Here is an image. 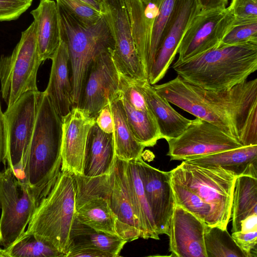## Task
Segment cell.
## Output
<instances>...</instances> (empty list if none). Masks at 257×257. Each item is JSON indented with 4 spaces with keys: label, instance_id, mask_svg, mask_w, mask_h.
<instances>
[{
    "label": "cell",
    "instance_id": "obj_1",
    "mask_svg": "<svg viewBox=\"0 0 257 257\" xmlns=\"http://www.w3.org/2000/svg\"><path fill=\"white\" fill-rule=\"evenodd\" d=\"M153 86L168 102L216 125L242 146L257 145L256 78L220 91L204 89L178 75Z\"/></svg>",
    "mask_w": 257,
    "mask_h": 257
},
{
    "label": "cell",
    "instance_id": "obj_2",
    "mask_svg": "<svg viewBox=\"0 0 257 257\" xmlns=\"http://www.w3.org/2000/svg\"><path fill=\"white\" fill-rule=\"evenodd\" d=\"M61 118L45 92H40L34 132L16 177L27 184L38 204L61 171Z\"/></svg>",
    "mask_w": 257,
    "mask_h": 257
},
{
    "label": "cell",
    "instance_id": "obj_3",
    "mask_svg": "<svg viewBox=\"0 0 257 257\" xmlns=\"http://www.w3.org/2000/svg\"><path fill=\"white\" fill-rule=\"evenodd\" d=\"M172 68L185 81L206 90L224 91L246 81L257 69V43L219 46Z\"/></svg>",
    "mask_w": 257,
    "mask_h": 257
},
{
    "label": "cell",
    "instance_id": "obj_4",
    "mask_svg": "<svg viewBox=\"0 0 257 257\" xmlns=\"http://www.w3.org/2000/svg\"><path fill=\"white\" fill-rule=\"evenodd\" d=\"M76 178L61 170L52 187L37 206L25 233L53 246L65 257L76 218Z\"/></svg>",
    "mask_w": 257,
    "mask_h": 257
},
{
    "label": "cell",
    "instance_id": "obj_5",
    "mask_svg": "<svg viewBox=\"0 0 257 257\" xmlns=\"http://www.w3.org/2000/svg\"><path fill=\"white\" fill-rule=\"evenodd\" d=\"M58 9L61 38L67 46L69 56L73 107H78L91 63L100 53L113 50L115 41L104 15L96 24L87 25L61 7L58 6Z\"/></svg>",
    "mask_w": 257,
    "mask_h": 257
},
{
    "label": "cell",
    "instance_id": "obj_6",
    "mask_svg": "<svg viewBox=\"0 0 257 257\" xmlns=\"http://www.w3.org/2000/svg\"><path fill=\"white\" fill-rule=\"evenodd\" d=\"M170 173L211 207L219 227L227 228L236 177L218 167H203L185 161Z\"/></svg>",
    "mask_w": 257,
    "mask_h": 257
},
{
    "label": "cell",
    "instance_id": "obj_7",
    "mask_svg": "<svg viewBox=\"0 0 257 257\" xmlns=\"http://www.w3.org/2000/svg\"><path fill=\"white\" fill-rule=\"evenodd\" d=\"M37 45L33 21L22 32L21 39L10 55L0 58L1 93L7 107L25 92L38 91L37 76L42 63Z\"/></svg>",
    "mask_w": 257,
    "mask_h": 257
},
{
    "label": "cell",
    "instance_id": "obj_8",
    "mask_svg": "<svg viewBox=\"0 0 257 257\" xmlns=\"http://www.w3.org/2000/svg\"><path fill=\"white\" fill-rule=\"evenodd\" d=\"M38 202L11 167L0 171V246L7 248L25 231Z\"/></svg>",
    "mask_w": 257,
    "mask_h": 257
},
{
    "label": "cell",
    "instance_id": "obj_9",
    "mask_svg": "<svg viewBox=\"0 0 257 257\" xmlns=\"http://www.w3.org/2000/svg\"><path fill=\"white\" fill-rule=\"evenodd\" d=\"M125 163L116 157L113 170L109 175L92 178L75 177L84 187L107 200L117 218L119 236L131 242L140 237V230L128 193Z\"/></svg>",
    "mask_w": 257,
    "mask_h": 257
},
{
    "label": "cell",
    "instance_id": "obj_10",
    "mask_svg": "<svg viewBox=\"0 0 257 257\" xmlns=\"http://www.w3.org/2000/svg\"><path fill=\"white\" fill-rule=\"evenodd\" d=\"M166 141L170 160L182 161L242 147L216 125L198 117L179 137Z\"/></svg>",
    "mask_w": 257,
    "mask_h": 257
},
{
    "label": "cell",
    "instance_id": "obj_11",
    "mask_svg": "<svg viewBox=\"0 0 257 257\" xmlns=\"http://www.w3.org/2000/svg\"><path fill=\"white\" fill-rule=\"evenodd\" d=\"M40 94L39 90L25 92L4 113L7 136L6 163L16 177L21 172L34 132Z\"/></svg>",
    "mask_w": 257,
    "mask_h": 257
},
{
    "label": "cell",
    "instance_id": "obj_12",
    "mask_svg": "<svg viewBox=\"0 0 257 257\" xmlns=\"http://www.w3.org/2000/svg\"><path fill=\"white\" fill-rule=\"evenodd\" d=\"M234 17L228 7L201 10L194 18L179 45L177 62H183L217 48L232 27Z\"/></svg>",
    "mask_w": 257,
    "mask_h": 257
},
{
    "label": "cell",
    "instance_id": "obj_13",
    "mask_svg": "<svg viewBox=\"0 0 257 257\" xmlns=\"http://www.w3.org/2000/svg\"><path fill=\"white\" fill-rule=\"evenodd\" d=\"M104 15L115 41L111 58L118 72L133 80L148 79L133 38L124 0H106Z\"/></svg>",
    "mask_w": 257,
    "mask_h": 257
},
{
    "label": "cell",
    "instance_id": "obj_14",
    "mask_svg": "<svg viewBox=\"0 0 257 257\" xmlns=\"http://www.w3.org/2000/svg\"><path fill=\"white\" fill-rule=\"evenodd\" d=\"M111 51L100 53L92 61L81 92L78 107L94 118L103 107L120 96L119 74Z\"/></svg>",
    "mask_w": 257,
    "mask_h": 257
},
{
    "label": "cell",
    "instance_id": "obj_15",
    "mask_svg": "<svg viewBox=\"0 0 257 257\" xmlns=\"http://www.w3.org/2000/svg\"><path fill=\"white\" fill-rule=\"evenodd\" d=\"M201 11L197 0H178L164 38L148 75L153 85L163 79L177 54L179 45L195 16Z\"/></svg>",
    "mask_w": 257,
    "mask_h": 257
},
{
    "label": "cell",
    "instance_id": "obj_16",
    "mask_svg": "<svg viewBox=\"0 0 257 257\" xmlns=\"http://www.w3.org/2000/svg\"><path fill=\"white\" fill-rule=\"evenodd\" d=\"M145 193L159 235H168L170 219L176 205L170 172L155 168L138 159Z\"/></svg>",
    "mask_w": 257,
    "mask_h": 257
},
{
    "label": "cell",
    "instance_id": "obj_17",
    "mask_svg": "<svg viewBox=\"0 0 257 257\" xmlns=\"http://www.w3.org/2000/svg\"><path fill=\"white\" fill-rule=\"evenodd\" d=\"M61 170L74 175H82L85 150L88 135L95 122L81 109L74 107L61 118Z\"/></svg>",
    "mask_w": 257,
    "mask_h": 257
},
{
    "label": "cell",
    "instance_id": "obj_18",
    "mask_svg": "<svg viewBox=\"0 0 257 257\" xmlns=\"http://www.w3.org/2000/svg\"><path fill=\"white\" fill-rule=\"evenodd\" d=\"M206 225L195 215L176 204L168 235L170 256L207 257L204 242Z\"/></svg>",
    "mask_w": 257,
    "mask_h": 257
},
{
    "label": "cell",
    "instance_id": "obj_19",
    "mask_svg": "<svg viewBox=\"0 0 257 257\" xmlns=\"http://www.w3.org/2000/svg\"><path fill=\"white\" fill-rule=\"evenodd\" d=\"M76 181L77 219L96 231L119 236L117 219L107 200Z\"/></svg>",
    "mask_w": 257,
    "mask_h": 257
},
{
    "label": "cell",
    "instance_id": "obj_20",
    "mask_svg": "<svg viewBox=\"0 0 257 257\" xmlns=\"http://www.w3.org/2000/svg\"><path fill=\"white\" fill-rule=\"evenodd\" d=\"M162 1L124 0L130 21L133 38L147 76L148 58L152 30Z\"/></svg>",
    "mask_w": 257,
    "mask_h": 257
},
{
    "label": "cell",
    "instance_id": "obj_21",
    "mask_svg": "<svg viewBox=\"0 0 257 257\" xmlns=\"http://www.w3.org/2000/svg\"><path fill=\"white\" fill-rule=\"evenodd\" d=\"M49 82L44 91L61 118L73 108L72 88L69 77V56L67 46L63 39L53 56Z\"/></svg>",
    "mask_w": 257,
    "mask_h": 257
},
{
    "label": "cell",
    "instance_id": "obj_22",
    "mask_svg": "<svg viewBox=\"0 0 257 257\" xmlns=\"http://www.w3.org/2000/svg\"><path fill=\"white\" fill-rule=\"evenodd\" d=\"M115 158L113 134L103 132L95 122L87 139L82 176L92 178L110 174Z\"/></svg>",
    "mask_w": 257,
    "mask_h": 257
},
{
    "label": "cell",
    "instance_id": "obj_23",
    "mask_svg": "<svg viewBox=\"0 0 257 257\" xmlns=\"http://www.w3.org/2000/svg\"><path fill=\"white\" fill-rule=\"evenodd\" d=\"M158 123L162 139L176 138L187 128L191 120L178 113L158 94L148 79L134 80Z\"/></svg>",
    "mask_w": 257,
    "mask_h": 257
},
{
    "label": "cell",
    "instance_id": "obj_24",
    "mask_svg": "<svg viewBox=\"0 0 257 257\" xmlns=\"http://www.w3.org/2000/svg\"><path fill=\"white\" fill-rule=\"evenodd\" d=\"M35 24L36 41L42 62L51 59L61 41L58 6L53 0H40L31 12Z\"/></svg>",
    "mask_w": 257,
    "mask_h": 257
},
{
    "label": "cell",
    "instance_id": "obj_25",
    "mask_svg": "<svg viewBox=\"0 0 257 257\" xmlns=\"http://www.w3.org/2000/svg\"><path fill=\"white\" fill-rule=\"evenodd\" d=\"M185 162L203 167H218L236 177L257 178V145L242 146Z\"/></svg>",
    "mask_w": 257,
    "mask_h": 257
},
{
    "label": "cell",
    "instance_id": "obj_26",
    "mask_svg": "<svg viewBox=\"0 0 257 257\" xmlns=\"http://www.w3.org/2000/svg\"><path fill=\"white\" fill-rule=\"evenodd\" d=\"M125 176L130 197L139 224L140 237L159 239L145 193L138 159L126 161Z\"/></svg>",
    "mask_w": 257,
    "mask_h": 257
},
{
    "label": "cell",
    "instance_id": "obj_27",
    "mask_svg": "<svg viewBox=\"0 0 257 257\" xmlns=\"http://www.w3.org/2000/svg\"><path fill=\"white\" fill-rule=\"evenodd\" d=\"M109 104L116 157L125 161L141 158L145 147L137 141L131 130L120 97L111 101Z\"/></svg>",
    "mask_w": 257,
    "mask_h": 257
},
{
    "label": "cell",
    "instance_id": "obj_28",
    "mask_svg": "<svg viewBox=\"0 0 257 257\" xmlns=\"http://www.w3.org/2000/svg\"><path fill=\"white\" fill-rule=\"evenodd\" d=\"M254 214H257V178L245 175L237 177L231 210V232L240 231L241 221Z\"/></svg>",
    "mask_w": 257,
    "mask_h": 257
},
{
    "label": "cell",
    "instance_id": "obj_29",
    "mask_svg": "<svg viewBox=\"0 0 257 257\" xmlns=\"http://www.w3.org/2000/svg\"><path fill=\"white\" fill-rule=\"evenodd\" d=\"M70 237V245L92 246L110 254L112 257L119 256L120 251L127 242L119 236L94 230L80 222L76 216Z\"/></svg>",
    "mask_w": 257,
    "mask_h": 257
},
{
    "label": "cell",
    "instance_id": "obj_30",
    "mask_svg": "<svg viewBox=\"0 0 257 257\" xmlns=\"http://www.w3.org/2000/svg\"><path fill=\"white\" fill-rule=\"evenodd\" d=\"M127 120L137 141L145 147H153L162 139L157 121L150 111L138 110L120 94Z\"/></svg>",
    "mask_w": 257,
    "mask_h": 257
},
{
    "label": "cell",
    "instance_id": "obj_31",
    "mask_svg": "<svg viewBox=\"0 0 257 257\" xmlns=\"http://www.w3.org/2000/svg\"><path fill=\"white\" fill-rule=\"evenodd\" d=\"M170 178L176 204L195 215L206 225L218 226L211 207L171 175Z\"/></svg>",
    "mask_w": 257,
    "mask_h": 257
},
{
    "label": "cell",
    "instance_id": "obj_32",
    "mask_svg": "<svg viewBox=\"0 0 257 257\" xmlns=\"http://www.w3.org/2000/svg\"><path fill=\"white\" fill-rule=\"evenodd\" d=\"M204 242L207 257H247L226 228L206 225Z\"/></svg>",
    "mask_w": 257,
    "mask_h": 257
},
{
    "label": "cell",
    "instance_id": "obj_33",
    "mask_svg": "<svg viewBox=\"0 0 257 257\" xmlns=\"http://www.w3.org/2000/svg\"><path fill=\"white\" fill-rule=\"evenodd\" d=\"M4 252L5 257H64L53 246L25 232Z\"/></svg>",
    "mask_w": 257,
    "mask_h": 257
},
{
    "label": "cell",
    "instance_id": "obj_34",
    "mask_svg": "<svg viewBox=\"0 0 257 257\" xmlns=\"http://www.w3.org/2000/svg\"><path fill=\"white\" fill-rule=\"evenodd\" d=\"M178 1L163 0L160 5L159 14L152 30L147 63L148 76L164 38Z\"/></svg>",
    "mask_w": 257,
    "mask_h": 257
},
{
    "label": "cell",
    "instance_id": "obj_35",
    "mask_svg": "<svg viewBox=\"0 0 257 257\" xmlns=\"http://www.w3.org/2000/svg\"><path fill=\"white\" fill-rule=\"evenodd\" d=\"M58 6L71 14L79 22L87 25L96 24L103 15L79 0H56Z\"/></svg>",
    "mask_w": 257,
    "mask_h": 257
},
{
    "label": "cell",
    "instance_id": "obj_36",
    "mask_svg": "<svg viewBox=\"0 0 257 257\" xmlns=\"http://www.w3.org/2000/svg\"><path fill=\"white\" fill-rule=\"evenodd\" d=\"M248 43H257V23L233 25L223 37L219 46Z\"/></svg>",
    "mask_w": 257,
    "mask_h": 257
},
{
    "label": "cell",
    "instance_id": "obj_37",
    "mask_svg": "<svg viewBox=\"0 0 257 257\" xmlns=\"http://www.w3.org/2000/svg\"><path fill=\"white\" fill-rule=\"evenodd\" d=\"M118 87L120 95L135 109L150 111L144 95L134 80L118 72Z\"/></svg>",
    "mask_w": 257,
    "mask_h": 257
},
{
    "label": "cell",
    "instance_id": "obj_38",
    "mask_svg": "<svg viewBox=\"0 0 257 257\" xmlns=\"http://www.w3.org/2000/svg\"><path fill=\"white\" fill-rule=\"evenodd\" d=\"M228 8L233 25L257 23V0H231Z\"/></svg>",
    "mask_w": 257,
    "mask_h": 257
},
{
    "label": "cell",
    "instance_id": "obj_39",
    "mask_svg": "<svg viewBox=\"0 0 257 257\" xmlns=\"http://www.w3.org/2000/svg\"><path fill=\"white\" fill-rule=\"evenodd\" d=\"M33 0H0V21L17 19L31 6Z\"/></svg>",
    "mask_w": 257,
    "mask_h": 257
},
{
    "label": "cell",
    "instance_id": "obj_40",
    "mask_svg": "<svg viewBox=\"0 0 257 257\" xmlns=\"http://www.w3.org/2000/svg\"><path fill=\"white\" fill-rule=\"evenodd\" d=\"M231 235L247 257L256 256L257 230L233 232Z\"/></svg>",
    "mask_w": 257,
    "mask_h": 257
},
{
    "label": "cell",
    "instance_id": "obj_41",
    "mask_svg": "<svg viewBox=\"0 0 257 257\" xmlns=\"http://www.w3.org/2000/svg\"><path fill=\"white\" fill-rule=\"evenodd\" d=\"M112 257L108 253L89 246L71 244L65 257Z\"/></svg>",
    "mask_w": 257,
    "mask_h": 257
},
{
    "label": "cell",
    "instance_id": "obj_42",
    "mask_svg": "<svg viewBox=\"0 0 257 257\" xmlns=\"http://www.w3.org/2000/svg\"><path fill=\"white\" fill-rule=\"evenodd\" d=\"M95 123L103 132L113 133V124L110 104L103 107L95 118Z\"/></svg>",
    "mask_w": 257,
    "mask_h": 257
},
{
    "label": "cell",
    "instance_id": "obj_43",
    "mask_svg": "<svg viewBox=\"0 0 257 257\" xmlns=\"http://www.w3.org/2000/svg\"><path fill=\"white\" fill-rule=\"evenodd\" d=\"M7 136L6 121L0 103V166L1 163L6 165Z\"/></svg>",
    "mask_w": 257,
    "mask_h": 257
},
{
    "label": "cell",
    "instance_id": "obj_44",
    "mask_svg": "<svg viewBox=\"0 0 257 257\" xmlns=\"http://www.w3.org/2000/svg\"><path fill=\"white\" fill-rule=\"evenodd\" d=\"M201 10L222 9L226 8L228 0H197Z\"/></svg>",
    "mask_w": 257,
    "mask_h": 257
},
{
    "label": "cell",
    "instance_id": "obj_45",
    "mask_svg": "<svg viewBox=\"0 0 257 257\" xmlns=\"http://www.w3.org/2000/svg\"><path fill=\"white\" fill-rule=\"evenodd\" d=\"M255 230H257V214L251 215L241 221L240 231L247 232Z\"/></svg>",
    "mask_w": 257,
    "mask_h": 257
},
{
    "label": "cell",
    "instance_id": "obj_46",
    "mask_svg": "<svg viewBox=\"0 0 257 257\" xmlns=\"http://www.w3.org/2000/svg\"><path fill=\"white\" fill-rule=\"evenodd\" d=\"M88 5L99 13L105 15L108 11L106 0H79Z\"/></svg>",
    "mask_w": 257,
    "mask_h": 257
},
{
    "label": "cell",
    "instance_id": "obj_47",
    "mask_svg": "<svg viewBox=\"0 0 257 257\" xmlns=\"http://www.w3.org/2000/svg\"><path fill=\"white\" fill-rule=\"evenodd\" d=\"M1 256L5 257L4 252V248H2L0 246V257Z\"/></svg>",
    "mask_w": 257,
    "mask_h": 257
}]
</instances>
